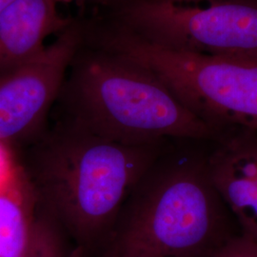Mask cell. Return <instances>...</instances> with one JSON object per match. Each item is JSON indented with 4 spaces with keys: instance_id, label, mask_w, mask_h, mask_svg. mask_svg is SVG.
Returning a JSON list of instances; mask_svg holds the SVG:
<instances>
[{
    "instance_id": "cell-1",
    "label": "cell",
    "mask_w": 257,
    "mask_h": 257,
    "mask_svg": "<svg viewBox=\"0 0 257 257\" xmlns=\"http://www.w3.org/2000/svg\"><path fill=\"white\" fill-rule=\"evenodd\" d=\"M171 139L128 145L58 120L20 162L37 210L64 232L69 257H98L130 193Z\"/></svg>"
},
{
    "instance_id": "cell-2",
    "label": "cell",
    "mask_w": 257,
    "mask_h": 257,
    "mask_svg": "<svg viewBox=\"0 0 257 257\" xmlns=\"http://www.w3.org/2000/svg\"><path fill=\"white\" fill-rule=\"evenodd\" d=\"M214 139H171L138 180L98 257H214L238 224L211 180Z\"/></svg>"
},
{
    "instance_id": "cell-3",
    "label": "cell",
    "mask_w": 257,
    "mask_h": 257,
    "mask_svg": "<svg viewBox=\"0 0 257 257\" xmlns=\"http://www.w3.org/2000/svg\"><path fill=\"white\" fill-rule=\"evenodd\" d=\"M56 102L60 119L122 144L216 138L146 66L83 40Z\"/></svg>"
},
{
    "instance_id": "cell-4",
    "label": "cell",
    "mask_w": 257,
    "mask_h": 257,
    "mask_svg": "<svg viewBox=\"0 0 257 257\" xmlns=\"http://www.w3.org/2000/svg\"><path fill=\"white\" fill-rule=\"evenodd\" d=\"M84 40L146 66L216 137L233 127L257 132L256 60L168 50L97 17L86 21Z\"/></svg>"
},
{
    "instance_id": "cell-5",
    "label": "cell",
    "mask_w": 257,
    "mask_h": 257,
    "mask_svg": "<svg viewBox=\"0 0 257 257\" xmlns=\"http://www.w3.org/2000/svg\"><path fill=\"white\" fill-rule=\"evenodd\" d=\"M92 14L149 43L257 61V0H107Z\"/></svg>"
},
{
    "instance_id": "cell-6",
    "label": "cell",
    "mask_w": 257,
    "mask_h": 257,
    "mask_svg": "<svg viewBox=\"0 0 257 257\" xmlns=\"http://www.w3.org/2000/svg\"><path fill=\"white\" fill-rule=\"evenodd\" d=\"M82 42L78 18L53 43L24 64L0 74V142L14 148L44 131L47 116Z\"/></svg>"
},
{
    "instance_id": "cell-7",
    "label": "cell",
    "mask_w": 257,
    "mask_h": 257,
    "mask_svg": "<svg viewBox=\"0 0 257 257\" xmlns=\"http://www.w3.org/2000/svg\"><path fill=\"white\" fill-rule=\"evenodd\" d=\"M55 0H17L0 12V74L41 54L74 18L63 17Z\"/></svg>"
},
{
    "instance_id": "cell-8",
    "label": "cell",
    "mask_w": 257,
    "mask_h": 257,
    "mask_svg": "<svg viewBox=\"0 0 257 257\" xmlns=\"http://www.w3.org/2000/svg\"><path fill=\"white\" fill-rule=\"evenodd\" d=\"M211 180L238 224L241 234L257 242V180L213 140L210 155Z\"/></svg>"
},
{
    "instance_id": "cell-9",
    "label": "cell",
    "mask_w": 257,
    "mask_h": 257,
    "mask_svg": "<svg viewBox=\"0 0 257 257\" xmlns=\"http://www.w3.org/2000/svg\"><path fill=\"white\" fill-rule=\"evenodd\" d=\"M36 195L20 164L0 188V257H23L37 218Z\"/></svg>"
},
{
    "instance_id": "cell-10",
    "label": "cell",
    "mask_w": 257,
    "mask_h": 257,
    "mask_svg": "<svg viewBox=\"0 0 257 257\" xmlns=\"http://www.w3.org/2000/svg\"><path fill=\"white\" fill-rule=\"evenodd\" d=\"M70 245L64 232L52 218L37 210L34 230L23 257H69Z\"/></svg>"
},
{
    "instance_id": "cell-11",
    "label": "cell",
    "mask_w": 257,
    "mask_h": 257,
    "mask_svg": "<svg viewBox=\"0 0 257 257\" xmlns=\"http://www.w3.org/2000/svg\"><path fill=\"white\" fill-rule=\"evenodd\" d=\"M215 141L228 156L257 180V132L233 127L220 133Z\"/></svg>"
},
{
    "instance_id": "cell-12",
    "label": "cell",
    "mask_w": 257,
    "mask_h": 257,
    "mask_svg": "<svg viewBox=\"0 0 257 257\" xmlns=\"http://www.w3.org/2000/svg\"><path fill=\"white\" fill-rule=\"evenodd\" d=\"M214 257H257V242L238 234L223 245Z\"/></svg>"
},
{
    "instance_id": "cell-13",
    "label": "cell",
    "mask_w": 257,
    "mask_h": 257,
    "mask_svg": "<svg viewBox=\"0 0 257 257\" xmlns=\"http://www.w3.org/2000/svg\"><path fill=\"white\" fill-rule=\"evenodd\" d=\"M19 168L20 162L13 147L0 142V188L18 173Z\"/></svg>"
},
{
    "instance_id": "cell-14",
    "label": "cell",
    "mask_w": 257,
    "mask_h": 257,
    "mask_svg": "<svg viewBox=\"0 0 257 257\" xmlns=\"http://www.w3.org/2000/svg\"><path fill=\"white\" fill-rule=\"evenodd\" d=\"M16 1L17 0H0V12Z\"/></svg>"
},
{
    "instance_id": "cell-15",
    "label": "cell",
    "mask_w": 257,
    "mask_h": 257,
    "mask_svg": "<svg viewBox=\"0 0 257 257\" xmlns=\"http://www.w3.org/2000/svg\"><path fill=\"white\" fill-rule=\"evenodd\" d=\"M57 3H68V2H72V1H75V0H55ZM81 1H90V2H93V3H97V2H102V1H107V0H81Z\"/></svg>"
},
{
    "instance_id": "cell-16",
    "label": "cell",
    "mask_w": 257,
    "mask_h": 257,
    "mask_svg": "<svg viewBox=\"0 0 257 257\" xmlns=\"http://www.w3.org/2000/svg\"><path fill=\"white\" fill-rule=\"evenodd\" d=\"M140 257H154V256H140Z\"/></svg>"
}]
</instances>
